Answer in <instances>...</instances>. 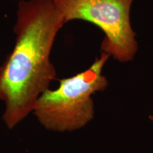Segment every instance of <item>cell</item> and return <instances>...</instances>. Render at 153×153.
<instances>
[{
  "mask_svg": "<svg viewBox=\"0 0 153 153\" xmlns=\"http://www.w3.org/2000/svg\"><path fill=\"white\" fill-rule=\"evenodd\" d=\"M134 0H54L65 23L82 20L102 30L101 51L120 62H128L138 51L137 34L131 22Z\"/></svg>",
  "mask_w": 153,
  "mask_h": 153,
  "instance_id": "3",
  "label": "cell"
},
{
  "mask_svg": "<svg viewBox=\"0 0 153 153\" xmlns=\"http://www.w3.org/2000/svg\"><path fill=\"white\" fill-rule=\"evenodd\" d=\"M110 55L101 53L85 71L59 80L58 87L42 94L33 114L50 131L72 132L87 126L94 116L92 95L108 86L103 69Z\"/></svg>",
  "mask_w": 153,
  "mask_h": 153,
  "instance_id": "2",
  "label": "cell"
},
{
  "mask_svg": "<svg viewBox=\"0 0 153 153\" xmlns=\"http://www.w3.org/2000/svg\"><path fill=\"white\" fill-rule=\"evenodd\" d=\"M65 24L54 0L19 2L14 46L0 67V101L5 105L2 120L9 129L33 113L38 98L56 79L51 54Z\"/></svg>",
  "mask_w": 153,
  "mask_h": 153,
  "instance_id": "1",
  "label": "cell"
},
{
  "mask_svg": "<svg viewBox=\"0 0 153 153\" xmlns=\"http://www.w3.org/2000/svg\"><path fill=\"white\" fill-rule=\"evenodd\" d=\"M149 119H150L151 121L153 122V115H150V116H149Z\"/></svg>",
  "mask_w": 153,
  "mask_h": 153,
  "instance_id": "4",
  "label": "cell"
}]
</instances>
